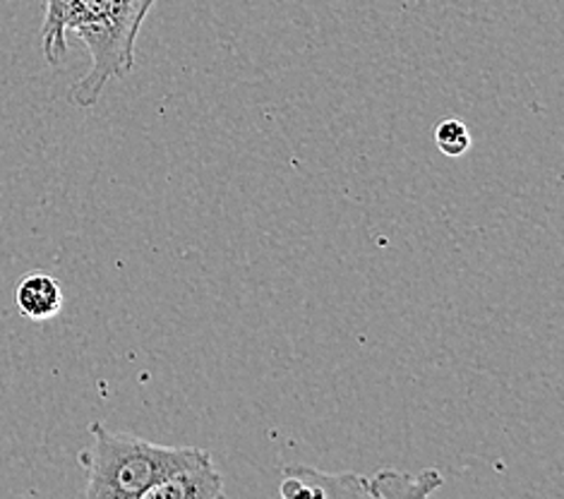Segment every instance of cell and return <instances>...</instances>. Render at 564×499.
Masks as SVG:
<instances>
[{"instance_id":"cell-7","label":"cell","mask_w":564,"mask_h":499,"mask_svg":"<svg viewBox=\"0 0 564 499\" xmlns=\"http://www.w3.org/2000/svg\"><path fill=\"white\" fill-rule=\"evenodd\" d=\"M79 0H46V18L42 26V46L44 56L51 65H58L65 53H68V32L70 20Z\"/></svg>"},{"instance_id":"cell-8","label":"cell","mask_w":564,"mask_h":499,"mask_svg":"<svg viewBox=\"0 0 564 499\" xmlns=\"http://www.w3.org/2000/svg\"><path fill=\"white\" fill-rule=\"evenodd\" d=\"M435 144L437 150L445 156H464L468 150H471V132L456 118L442 120L435 130Z\"/></svg>"},{"instance_id":"cell-6","label":"cell","mask_w":564,"mask_h":499,"mask_svg":"<svg viewBox=\"0 0 564 499\" xmlns=\"http://www.w3.org/2000/svg\"><path fill=\"white\" fill-rule=\"evenodd\" d=\"M372 497H430L442 488V476L437 470H423L419 476L401 474V470L384 468L378 476L370 478Z\"/></svg>"},{"instance_id":"cell-1","label":"cell","mask_w":564,"mask_h":499,"mask_svg":"<svg viewBox=\"0 0 564 499\" xmlns=\"http://www.w3.org/2000/svg\"><path fill=\"white\" fill-rule=\"evenodd\" d=\"M91 449L83 454L87 468V499H142V495L173 470L212 458L199 447H169L128 433H113L91 423Z\"/></svg>"},{"instance_id":"cell-2","label":"cell","mask_w":564,"mask_h":499,"mask_svg":"<svg viewBox=\"0 0 564 499\" xmlns=\"http://www.w3.org/2000/svg\"><path fill=\"white\" fill-rule=\"evenodd\" d=\"M154 0H79L70 32L89 48L91 67L73 85L70 101L89 109L99 101L113 77H123L135 65V42Z\"/></svg>"},{"instance_id":"cell-3","label":"cell","mask_w":564,"mask_h":499,"mask_svg":"<svg viewBox=\"0 0 564 499\" xmlns=\"http://www.w3.org/2000/svg\"><path fill=\"white\" fill-rule=\"evenodd\" d=\"M281 497L299 499H351V497H372L370 478L358 474H325V470L307 466H286L284 480L279 488Z\"/></svg>"},{"instance_id":"cell-5","label":"cell","mask_w":564,"mask_h":499,"mask_svg":"<svg viewBox=\"0 0 564 499\" xmlns=\"http://www.w3.org/2000/svg\"><path fill=\"white\" fill-rule=\"evenodd\" d=\"M15 303L26 319L44 322L56 317L63 310V289L48 274H30L18 283Z\"/></svg>"},{"instance_id":"cell-4","label":"cell","mask_w":564,"mask_h":499,"mask_svg":"<svg viewBox=\"0 0 564 499\" xmlns=\"http://www.w3.org/2000/svg\"><path fill=\"white\" fill-rule=\"evenodd\" d=\"M224 497V480L212 458L173 470L171 476L152 485L142 499H219Z\"/></svg>"}]
</instances>
